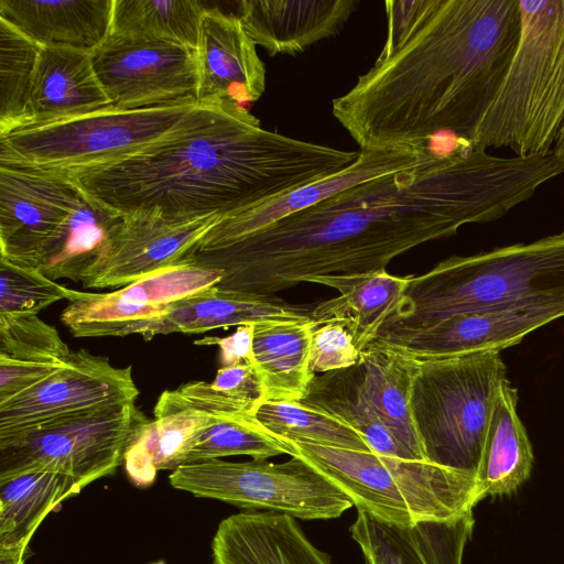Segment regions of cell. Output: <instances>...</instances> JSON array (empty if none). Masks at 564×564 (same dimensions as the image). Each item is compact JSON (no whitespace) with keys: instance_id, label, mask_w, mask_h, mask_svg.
Returning <instances> with one entry per match:
<instances>
[{"instance_id":"cell-1","label":"cell","mask_w":564,"mask_h":564,"mask_svg":"<svg viewBox=\"0 0 564 564\" xmlns=\"http://www.w3.org/2000/svg\"><path fill=\"white\" fill-rule=\"evenodd\" d=\"M561 172L552 153L503 158L467 145L433 152L189 260L221 270L219 290L275 296L315 276L386 269L416 246L495 221Z\"/></svg>"},{"instance_id":"cell-2","label":"cell","mask_w":564,"mask_h":564,"mask_svg":"<svg viewBox=\"0 0 564 564\" xmlns=\"http://www.w3.org/2000/svg\"><path fill=\"white\" fill-rule=\"evenodd\" d=\"M375 64L332 101L360 151L424 147L440 133L468 144L520 36L518 0H390ZM468 147V145H467Z\"/></svg>"},{"instance_id":"cell-3","label":"cell","mask_w":564,"mask_h":564,"mask_svg":"<svg viewBox=\"0 0 564 564\" xmlns=\"http://www.w3.org/2000/svg\"><path fill=\"white\" fill-rule=\"evenodd\" d=\"M359 154L265 130L245 107L220 101L199 104L180 128L132 154L63 173L122 215L221 218L333 176Z\"/></svg>"},{"instance_id":"cell-4","label":"cell","mask_w":564,"mask_h":564,"mask_svg":"<svg viewBox=\"0 0 564 564\" xmlns=\"http://www.w3.org/2000/svg\"><path fill=\"white\" fill-rule=\"evenodd\" d=\"M561 304L564 230L529 243L452 256L410 275L398 310L380 332L421 328L459 313Z\"/></svg>"},{"instance_id":"cell-5","label":"cell","mask_w":564,"mask_h":564,"mask_svg":"<svg viewBox=\"0 0 564 564\" xmlns=\"http://www.w3.org/2000/svg\"><path fill=\"white\" fill-rule=\"evenodd\" d=\"M520 36L468 147L544 155L564 131V0H518Z\"/></svg>"},{"instance_id":"cell-6","label":"cell","mask_w":564,"mask_h":564,"mask_svg":"<svg viewBox=\"0 0 564 564\" xmlns=\"http://www.w3.org/2000/svg\"><path fill=\"white\" fill-rule=\"evenodd\" d=\"M289 442L294 456L324 474L358 510L387 522L448 520L473 511L480 501L471 474L372 452Z\"/></svg>"},{"instance_id":"cell-7","label":"cell","mask_w":564,"mask_h":564,"mask_svg":"<svg viewBox=\"0 0 564 564\" xmlns=\"http://www.w3.org/2000/svg\"><path fill=\"white\" fill-rule=\"evenodd\" d=\"M506 375L498 351L417 361L410 406L429 463L476 476Z\"/></svg>"},{"instance_id":"cell-8","label":"cell","mask_w":564,"mask_h":564,"mask_svg":"<svg viewBox=\"0 0 564 564\" xmlns=\"http://www.w3.org/2000/svg\"><path fill=\"white\" fill-rule=\"evenodd\" d=\"M198 101L154 107H110L0 134V162L67 172L116 161L180 128Z\"/></svg>"},{"instance_id":"cell-9","label":"cell","mask_w":564,"mask_h":564,"mask_svg":"<svg viewBox=\"0 0 564 564\" xmlns=\"http://www.w3.org/2000/svg\"><path fill=\"white\" fill-rule=\"evenodd\" d=\"M151 420L135 401L76 412L0 438V482L33 471L73 478L80 489L112 475Z\"/></svg>"},{"instance_id":"cell-10","label":"cell","mask_w":564,"mask_h":564,"mask_svg":"<svg viewBox=\"0 0 564 564\" xmlns=\"http://www.w3.org/2000/svg\"><path fill=\"white\" fill-rule=\"evenodd\" d=\"M169 482L196 497L305 520L335 519L354 506L332 480L300 456L280 464L221 458L186 464L170 474Z\"/></svg>"},{"instance_id":"cell-11","label":"cell","mask_w":564,"mask_h":564,"mask_svg":"<svg viewBox=\"0 0 564 564\" xmlns=\"http://www.w3.org/2000/svg\"><path fill=\"white\" fill-rule=\"evenodd\" d=\"M93 64L115 108L197 101V53L186 45L167 40L110 34L93 52Z\"/></svg>"},{"instance_id":"cell-12","label":"cell","mask_w":564,"mask_h":564,"mask_svg":"<svg viewBox=\"0 0 564 564\" xmlns=\"http://www.w3.org/2000/svg\"><path fill=\"white\" fill-rule=\"evenodd\" d=\"M224 272L185 260L109 293L76 291L61 314L75 337L138 334L175 302L216 286Z\"/></svg>"},{"instance_id":"cell-13","label":"cell","mask_w":564,"mask_h":564,"mask_svg":"<svg viewBox=\"0 0 564 564\" xmlns=\"http://www.w3.org/2000/svg\"><path fill=\"white\" fill-rule=\"evenodd\" d=\"M132 367L82 348L30 390L0 403V438L56 417L135 401Z\"/></svg>"},{"instance_id":"cell-14","label":"cell","mask_w":564,"mask_h":564,"mask_svg":"<svg viewBox=\"0 0 564 564\" xmlns=\"http://www.w3.org/2000/svg\"><path fill=\"white\" fill-rule=\"evenodd\" d=\"M80 195L63 172L0 162V258L32 267Z\"/></svg>"},{"instance_id":"cell-15","label":"cell","mask_w":564,"mask_h":564,"mask_svg":"<svg viewBox=\"0 0 564 564\" xmlns=\"http://www.w3.org/2000/svg\"><path fill=\"white\" fill-rule=\"evenodd\" d=\"M564 316V304L459 313L415 329L382 330L373 341L417 361L498 351Z\"/></svg>"},{"instance_id":"cell-16","label":"cell","mask_w":564,"mask_h":564,"mask_svg":"<svg viewBox=\"0 0 564 564\" xmlns=\"http://www.w3.org/2000/svg\"><path fill=\"white\" fill-rule=\"evenodd\" d=\"M218 218L172 219L155 210L124 215L109 249L82 276L80 283L86 289L123 288L178 264Z\"/></svg>"},{"instance_id":"cell-17","label":"cell","mask_w":564,"mask_h":564,"mask_svg":"<svg viewBox=\"0 0 564 564\" xmlns=\"http://www.w3.org/2000/svg\"><path fill=\"white\" fill-rule=\"evenodd\" d=\"M432 153L427 145L360 151L352 165L333 176L304 185L260 206L218 218L189 254L229 245L345 189L410 169Z\"/></svg>"},{"instance_id":"cell-18","label":"cell","mask_w":564,"mask_h":564,"mask_svg":"<svg viewBox=\"0 0 564 564\" xmlns=\"http://www.w3.org/2000/svg\"><path fill=\"white\" fill-rule=\"evenodd\" d=\"M196 53L199 104L228 101L243 107L264 93V64L238 15L207 8Z\"/></svg>"},{"instance_id":"cell-19","label":"cell","mask_w":564,"mask_h":564,"mask_svg":"<svg viewBox=\"0 0 564 564\" xmlns=\"http://www.w3.org/2000/svg\"><path fill=\"white\" fill-rule=\"evenodd\" d=\"M473 511L448 520L397 524L358 510L350 527L366 564H462Z\"/></svg>"},{"instance_id":"cell-20","label":"cell","mask_w":564,"mask_h":564,"mask_svg":"<svg viewBox=\"0 0 564 564\" xmlns=\"http://www.w3.org/2000/svg\"><path fill=\"white\" fill-rule=\"evenodd\" d=\"M238 17L256 45L270 56L295 55L336 35L356 0H242Z\"/></svg>"},{"instance_id":"cell-21","label":"cell","mask_w":564,"mask_h":564,"mask_svg":"<svg viewBox=\"0 0 564 564\" xmlns=\"http://www.w3.org/2000/svg\"><path fill=\"white\" fill-rule=\"evenodd\" d=\"M110 107L112 105L94 68L93 53L41 47L19 128L56 122Z\"/></svg>"},{"instance_id":"cell-22","label":"cell","mask_w":564,"mask_h":564,"mask_svg":"<svg viewBox=\"0 0 564 564\" xmlns=\"http://www.w3.org/2000/svg\"><path fill=\"white\" fill-rule=\"evenodd\" d=\"M312 308L278 296L239 293L214 286L180 300L140 330L144 340L173 333L200 334L242 325L299 323L311 319Z\"/></svg>"},{"instance_id":"cell-23","label":"cell","mask_w":564,"mask_h":564,"mask_svg":"<svg viewBox=\"0 0 564 564\" xmlns=\"http://www.w3.org/2000/svg\"><path fill=\"white\" fill-rule=\"evenodd\" d=\"M295 519L273 511L225 518L212 541L213 564H332Z\"/></svg>"},{"instance_id":"cell-24","label":"cell","mask_w":564,"mask_h":564,"mask_svg":"<svg viewBox=\"0 0 564 564\" xmlns=\"http://www.w3.org/2000/svg\"><path fill=\"white\" fill-rule=\"evenodd\" d=\"M113 0H0V18L41 47L93 53L110 35Z\"/></svg>"},{"instance_id":"cell-25","label":"cell","mask_w":564,"mask_h":564,"mask_svg":"<svg viewBox=\"0 0 564 564\" xmlns=\"http://www.w3.org/2000/svg\"><path fill=\"white\" fill-rule=\"evenodd\" d=\"M150 421L124 454L128 478L137 487L151 486L159 470H175L193 438L219 413L175 390L162 392Z\"/></svg>"},{"instance_id":"cell-26","label":"cell","mask_w":564,"mask_h":564,"mask_svg":"<svg viewBox=\"0 0 564 564\" xmlns=\"http://www.w3.org/2000/svg\"><path fill=\"white\" fill-rule=\"evenodd\" d=\"M410 276L381 269L368 273L319 275L308 283L336 290V297L319 302L311 317L317 324L339 322L349 330L359 351L372 343L386 321L398 310Z\"/></svg>"},{"instance_id":"cell-27","label":"cell","mask_w":564,"mask_h":564,"mask_svg":"<svg viewBox=\"0 0 564 564\" xmlns=\"http://www.w3.org/2000/svg\"><path fill=\"white\" fill-rule=\"evenodd\" d=\"M123 219L124 215L82 192L75 208L40 249L32 268L54 281L80 282L105 256Z\"/></svg>"},{"instance_id":"cell-28","label":"cell","mask_w":564,"mask_h":564,"mask_svg":"<svg viewBox=\"0 0 564 564\" xmlns=\"http://www.w3.org/2000/svg\"><path fill=\"white\" fill-rule=\"evenodd\" d=\"M517 403L518 391L506 379L492 406L476 474L480 500L511 494L531 474L532 446Z\"/></svg>"},{"instance_id":"cell-29","label":"cell","mask_w":564,"mask_h":564,"mask_svg":"<svg viewBox=\"0 0 564 564\" xmlns=\"http://www.w3.org/2000/svg\"><path fill=\"white\" fill-rule=\"evenodd\" d=\"M358 364L364 393L376 414L415 460L427 462L410 406L417 361L372 341Z\"/></svg>"},{"instance_id":"cell-30","label":"cell","mask_w":564,"mask_h":564,"mask_svg":"<svg viewBox=\"0 0 564 564\" xmlns=\"http://www.w3.org/2000/svg\"><path fill=\"white\" fill-rule=\"evenodd\" d=\"M317 324L257 325L253 333V366L268 401H301L316 376L310 368V346ZM264 400V401H265Z\"/></svg>"},{"instance_id":"cell-31","label":"cell","mask_w":564,"mask_h":564,"mask_svg":"<svg viewBox=\"0 0 564 564\" xmlns=\"http://www.w3.org/2000/svg\"><path fill=\"white\" fill-rule=\"evenodd\" d=\"M82 491L77 482L54 471H33L0 482V547L29 545L46 516Z\"/></svg>"},{"instance_id":"cell-32","label":"cell","mask_w":564,"mask_h":564,"mask_svg":"<svg viewBox=\"0 0 564 564\" xmlns=\"http://www.w3.org/2000/svg\"><path fill=\"white\" fill-rule=\"evenodd\" d=\"M206 9L195 0H113L110 34L167 40L196 50Z\"/></svg>"},{"instance_id":"cell-33","label":"cell","mask_w":564,"mask_h":564,"mask_svg":"<svg viewBox=\"0 0 564 564\" xmlns=\"http://www.w3.org/2000/svg\"><path fill=\"white\" fill-rule=\"evenodd\" d=\"M270 434L288 441L371 452L355 429L340 419L299 401H263L252 413Z\"/></svg>"},{"instance_id":"cell-34","label":"cell","mask_w":564,"mask_h":564,"mask_svg":"<svg viewBox=\"0 0 564 564\" xmlns=\"http://www.w3.org/2000/svg\"><path fill=\"white\" fill-rule=\"evenodd\" d=\"M281 454L294 456L291 443L268 433L251 414H220L193 438L183 465L236 455L259 460Z\"/></svg>"},{"instance_id":"cell-35","label":"cell","mask_w":564,"mask_h":564,"mask_svg":"<svg viewBox=\"0 0 564 564\" xmlns=\"http://www.w3.org/2000/svg\"><path fill=\"white\" fill-rule=\"evenodd\" d=\"M40 48L0 18V134L23 121Z\"/></svg>"},{"instance_id":"cell-36","label":"cell","mask_w":564,"mask_h":564,"mask_svg":"<svg viewBox=\"0 0 564 564\" xmlns=\"http://www.w3.org/2000/svg\"><path fill=\"white\" fill-rule=\"evenodd\" d=\"M72 354L57 329L36 314H0V356L63 364Z\"/></svg>"},{"instance_id":"cell-37","label":"cell","mask_w":564,"mask_h":564,"mask_svg":"<svg viewBox=\"0 0 564 564\" xmlns=\"http://www.w3.org/2000/svg\"><path fill=\"white\" fill-rule=\"evenodd\" d=\"M76 290L65 288L40 270L0 258V314H39L47 306L74 299Z\"/></svg>"},{"instance_id":"cell-38","label":"cell","mask_w":564,"mask_h":564,"mask_svg":"<svg viewBox=\"0 0 564 564\" xmlns=\"http://www.w3.org/2000/svg\"><path fill=\"white\" fill-rule=\"evenodd\" d=\"M360 352L345 325L326 322L312 332L310 368L315 375L348 368L358 362Z\"/></svg>"},{"instance_id":"cell-39","label":"cell","mask_w":564,"mask_h":564,"mask_svg":"<svg viewBox=\"0 0 564 564\" xmlns=\"http://www.w3.org/2000/svg\"><path fill=\"white\" fill-rule=\"evenodd\" d=\"M209 390L239 413L251 414L265 400L261 378L251 364L220 367Z\"/></svg>"},{"instance_id":"cell-40","label":"cell","mask_w":564,"mask_h":564,"mask_svg":"<svg viewBox=\"0 0 564 564\" xmlns=\"http://www.w3.org/2000/svg\"><path fill=\"white\" fill-rule=\"evenodd\" d=\"M61 366L62 364L22 361L0 356V403L30 390Z\"/></svg>"},{"instance_id":"cell-41","label":"cell","mask_w":564,"mask_h":564,"mask_svg":"<svg viewBox=\"0 0 564 564\" xmlns=\"http://www.w3.org/2000/svg\"><path fill=\"white\" fill-rule=\"evenodd\" d=\"M254 325L238 326L235 333L226 337L206 336L194 341L199 346H218L220 351L221 367H229L239 364L253 365Z\"/></svg>"},{"instance_id":"cell-42","label":"cell","mask_w":564,"mask_h":564,"mask_svg":"<svg viewBox=\"0 0 564 564\" xmlns=\"http://www.w3.org/2000/svg\"><path fill=\"white\" fill-rule=\"evenodd\" d=\"M30 553L29 545L0 547V564H24Z\"/></svg>"},{"instance_id":"cell-43","label":"cell","mask_w":564,"mask_h":564,"mask_svg":"<svg viewBox=\"0 0 564 564\" xmlns=\"http://www.w3.org/2000/svg\"><path fill=\"white\" fill-rule=\"evenodd\" d=\"M554 151L564 163V131H563L561 138L558 139V141L554 148Z\"/></svg>"},{"instance_id":"cell-44","label":"cell","mask_w":564,"mask_h":564,"mask_svg":"<svg viewBox=\"0 0 564 564\" xmlns=\"http://www.w3.org/2000/svg\"><path fill=\"white\" fill-rule=\"evenodd\" d=\"M151 564H165L163 561H159V562H154V563H151Z\"/></svg>"}]
</instances>
